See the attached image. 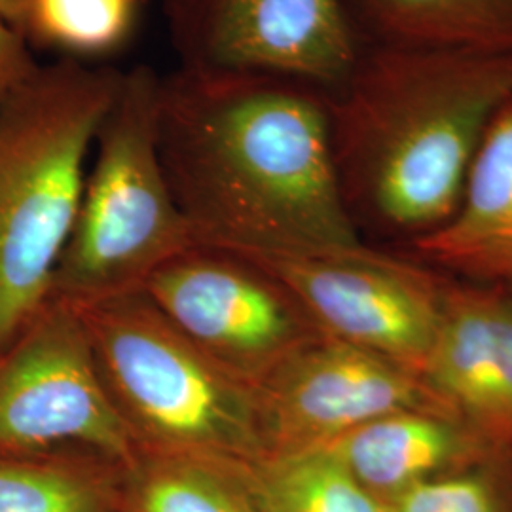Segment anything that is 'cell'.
Masks as SVG:
<instances>
[{"instance_id":"8992f818","label":"cell","mask_w":512,"mask_h":512,"mask_svg":"<svg viewBox=\"0 0 512 512\" xmlns=\"http://www.w3.org/2000/svg\"><path fill=\"white\" fill-rule=\"evenodd\" d=\"M139 452L80 311L50 298L0 353V454H82L128 471Z\"/></svg>"},{"instance_id":"5bb4252c","label":"cell","mask_w":512,"mask_h":512,"mask_svg":"<svg viewBox=\"0 0 512 512\" xmlns=\"http://www.w3.org/2000/svg\"><path fill=\"white\" fill-rule=\"evenodd\" d=\"M376 44L512 54V0H349Z\"/></svg>"},{"instance_id":"8fae6325","label":"cell","mask_w":512,"mask_h":512,"mask_svg":"<svg viewBox=\"0 0 512 512\" xmlns=\"http://www.w3.org/2000/svg\"><path fill=\"white\" fill-rule=\"evenodd\" d=\"M423 380L512 458V298L507 287L450 281Z\"/></svg>"},{"instance_id":"3957f363","label":"cell","mask_w":512,"mask_h":512,"mask_svg":"<svg viewBox=\"0 0 512 512\" xmlns=\"http://www.w3.org/2000/svg\"><path fill=\"white\" fill-rule=\"evenodd\" d=\"M120 80L118 69L61 57L0 101V353L50 302Z\"/></svg>"},{"instance_id":"30bf717a","label":"cell","mask_w":512,"mask_h":512,"mask_svg":"<svg viewBox=\"0 0 512 512\" xmlns=\"http://www.w3.org/2000/svg\"><path fill=\"white\" fill-rule=\"evenodd\" d=\"M184 69L287 76L336 92L363 46L346 0H164Z\"/></svg>"},{"instance_id":"6da1fadb","label":"cell","mask_w":512,"mask_h":512,"mask_svg":"<svg viewBox=\"0 0 512 512\" xmlns=\"http://www.w3.org/2000/svg\"><path fill=\"white\" fill-rule=\"evenodd\" d=\"M158 143L200 247L319 255L365 247L334 158L329 93L287 76H160Z\"/></svg>"},{"instance_id":"44dd1931","label":"cell","mask_w":512,"mask_h":512,"mask_svg":"<svg viewBox=\"0 0 512 512\" xmlns=\"http://www.w3.org/2000/svg\"><path fill=\"white\" fill-rule=\"evenodd\" d=\"M31 4L33 0H0V19L19 37L25 38Z\"/></svg>"},{"instance_id":"52a82bcc","label":"cell","mask_w":512,"mask_h":512,"mask_svg":"<svg viewBox=\"0 0 512 512\" xmlns=\"http://www.w3.org/2000/svg\"><path fill=\"white\" fill-rule=\"evenodd\" d=\"M241 256L272 275L321 334L423 378L450 285L435 268L368 245L346 253Z\"/></svg>"},{"instance_id":"2e32d148","label":"cell","mask_w":512,"mask_h":512,"mask_svg":"<svg viewBox=\"0 0 512 512\" xmlns=\"http://www.w3.org/2000/svg\"><path fill=\"white\" fill-rule=\"evenodd\" d=\"M116 471L82 454H0V512H116Z\"/></svg>"},{"instance_id":"ac0fdd59","label":"cell","mask_w":512,"mask_h":512,"mask_svg":"<svg viewBox=\"0 0 512 512\" xmlns=\"http://www.w3.org/2000/svg\"><path fill=\"white\" fill-rule=\"evenodd\" d=\"M251 475L264 512H387L325 450L260 459Z\"/></svg>"},{"instance_id":"7c38bea8","label":"cell","mask_w":512,"mask_h":512,"mask_svg":"<svg viewBox=\"0 0 512 512\" xmlns=\"http://www.w3.org/2000/svg\"><path fill=\"white\" fill-rule=\"evenodd\" d=\"M325 452L382 503L425 480L512 459L465 421L433 412L368 421Z\"/></svg>"},{"instance_id":"ffe728a7","label":"cell","mask_w":512,"mask_h":512,"mask_svg":"<svg viewBox=\"0 0 512 512\" xmlns=\"http://www.w3.org/2000/svg\"><path fill=\"white\" fill-rule=\"evenodd\" d=\"M33 48L0 19V101L38 69Z\"/></svg>"},{"instance_id":"9a60e30c","label":"cell","mask_w":512,"mask_h":512,"mask_svg":"<svg viewBox=\"0 0 512 512\" xmlns=\"http://www.w3.org/2000/svg\"><path fill=\"white\" fill-rule=\"evenodd\" d=\"M253 463L141 448L126 471L133 512H264Z\"/></svg>"},{"instance_id":"9c48e42d","label":"cell","mask_w":512,"mask_h":512,"mask_svg":"<svg viewBox=\"0 0 512 512\" xmlns=\"http://www.w3.org/2000/svg\"><path fill=\"white\" fill-rule=\"evenodd\" d=\"M255 399L264 459L325 450L368 421L397 412L459 418L418 374L325 334L275 366L256 385Z\"/></svg>"},{"instance_id":"7402d4cb","label":"cell","mask_w":512,"mask_h":512,"mask_svg":"<svg viewBox=\"0 0 512 512\" xmlns=\"http://www.w3.org/2000/svg\"><path fill=\"white\" fill-rule=\"evenodd\" d=\"M507 289H509V293H511V298H512V287H507Z\"/></svg>"},{"instance_id":"7a4b0ae2","label":"cell","mask_w":512,"mask_h":512,"mask_svg":"<svg viewBox=\"0 0 512 512\" xmlns=\"http://www.w3.org/2000/svg\"><path fill=\"white\" fill-rule=\"evenodd\" d=\"M512 97V54L374 44L329 93L349 215L416 239L456 213L476 152Z\"/></svg>"},{"instance_id":"e0dca14e","label":"cell","mask_w":512,"mask_h":512,"mask_svg":"<svg viewBox=\"0 0 512 512\" xmlns=\"http://www.w3.org/2000/svg\"><path fill=\"white\" fill-rule=\"evenodd\" d=\"M141 0H33L25 40L80 63L124 50L139 29Z\"/></svg>"},{"instance_id":"5b68a950","label":"cell","mask_w":512,"mask_h":512,"mask_svg":"<svg viewBox=\"0 0 512 512\" xmlns=\"http://www.w3.org/2000/svg\"><path fill=\"white\" fill-rule=\"evenodd\" d=\"M139 448L264 459L255 387L196 348L143 291L74 306Z\"/></svg>"},{"instance_id":"4fadbf2b","label":"cell","mask_w":512,"mask_h":512,"mask_svg":"<svg viewBox=\"0 0 512 512\" xmlns=\"http://www.w3.org/2000/svg\"><path fill=\"white\" fill-rule=\"evenodd\" d=\"M410 245L431 268L512 287V97L476 152L456 213Z\"/></svg>"},{"instance_id":"ba28073f","label":"cell","mask_w":512,"mask_h":512,"mask_svg":"<svg viewBox=\"0 0 512 512\" xmlns=\"http://www.w3.org/2000/svg\"><path fill=\"white\" fill-rule=\"evenodd\" d=\"M141 291L196 348L251 387L321 334L272 275L222 249L184 253Z\"/></svg>"},{"instance_id":"277c9868","label":"cell","mask_w":512,"mask_h":512,"mask_svg":"<svg viewBox=\"0 0 512 512\" xmlns=\"http://www.w3.org/2000/svg\"><path fill=\"white\" fill-rule=\"evenodd\" d=\"M158 88L148 65L122 71L50 298L84 306L141 291L167 262L200 247L162 162Z\"/></svg>"},{"instance_id":"d6986e66","label":"cell","mask_w":512,"mask_h":512,"mask_svg":"<svg viewBox=\"0 0 512 512\" xmlns=\"http://www.w3.org/2000/svg\"><path fill=\"white\" fill-rule=\"evenodd\" d=\"M512 459L420 482L384 501L387 512H512Z\"/></svg>"}]
</instances>
